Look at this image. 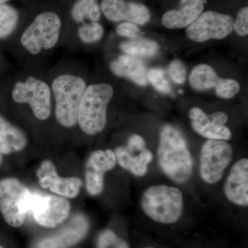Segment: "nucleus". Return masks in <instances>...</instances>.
<instances>
[{
  "label": "nucleus",
  "instance_id": "1",
  "mask_svg": "<svg viewBox=\"0 0 248 248\" xmlns=\"http://www.w3.org/2000/svg\"><path fill=\"white\" fill-rule=\"evenodd\" d=\"M158 164L163 172L178 184H185L193 172L194 163L187 141L176 127L167 124L160 132Z\"/></svg>",
  "mask_w": 248,
  "mask_h": 248
},
{
  "label": "nucleus",
  "instance_id": "2",
  "mask_svg": "<svg viewBox=\"0 0 248 248\" xmlns=\"http://www.w3.org/2000/svg\"><path fill=\"white\" fill-rule=\"evenodd\" d=\"M141 206L143 213L156 223L173 224L182 217L184 196L173 186H153L143 192Z\"/></svg>",
  "mask_w": 248,
  "mask_h": 248
},
{
  "label": "nucleus",
  "instance_id": "3",
  "mask_svg": "<svg viewBox=\"0 0 248 248\" xmlns=\"http://www.w3.org/2000/svg\"><path fill=\"white\" fill-rule=\"evenodd\" d=\"M87 88L86 81L79 76L63 74L52 83L55 101V118L65 128L78 124L80 104Z\"/></svg>",
  "mask_w": 248,
  "mask_h": 248
},
{
  "label": "nucleus",
  "instance_id": "4",
  "mask_svg": "<svg viewBox=\"0 0 248 248\" xmlns=\"http://www.w3.org/2000/svg\"><path fill=\"white\" fill-rule=\"evenodd\" d=\"M113 96L114 89L110 84L101 83L87 86L78 119L80 128L86 135H97L106 128L107 108Z\"/></svg>",
  "mask_w": 248,
  "mask_h": 248
},
{
  "label": "nucleus",
  "instance_id": "5",
  "mask_svg": "<svg viewBox=\"0 0 248 248\" xmlns=\"http://www.w3.org/2000/svg\"><path fill=\"white\" fill-rule=\"evenodd\" d=\"M32 194L16 178L0 179V212L9 226L18 228L31 210Z\"/></svg>",
  "mask_w": 248,
  "mask_h": 248
},
{
  "label": "nucleus",
  "instance_id": "6",
  "mask_svg": "<svg viewBox=\"0 0 248 248\" xmlns=\"http://www.w3.org/2000/svg\"><path fill=\"white\" fill-rule=\"evenodd\" d=\"M62 21L58 14L47 11L39 14L21 36V45L31 55L53 48L60 40Z\"/></svg>",
  "mask_w": 248,
  "mask_h": 248
},
{
  "label": "nucleus",
  "instance_id": "7",
  "mask_svg": "<svg viewBox=\"0 0 248 248\" xmlns=\"http://www.w3.org/2000/svg\"><path fill=\"white\" fill-rule=\"evenodd\" d=\"M232 157V148L228 142L207 140L200 153V174L202 180L210 185L219 182Z\"/></svg>",
  "mask_w": 248,
  "mask_h": 248
},
{
  "label": "nucleus",
  "instance_id": "8",
  "mask_svg": "<svg viewBox=\"0 0 248 248\" xmlns=\"http://www.w3.org/2000/svg\"><path fill=\"white\" fill-rule=\"evenodd\" d=\"M12 97L19 104L30 106L39 120H48L51 114V91L45 81L30 76L24 81H17L12 91Z\"/></svg>",
  "mask_w": 248,
  "mask_h": 248
},
{
  "label": "nucleus",
  "instance_id": "9",
  "mask_svg": "<svg viewBox=\"0 0 248 248\" xmlns=\"http://www.w3.org/2000/svg\"><path fill=\"white\" fill-rule=\"evenodd\" d=\"M234 22V19L229 15L208 11L201 15L187 27L186 34L190 40L196 42L223 40L232 32Z\"/></svg>",
  "mask_w": 248,
  "mask_h": 248
},
{
  "label": "nucleus",
  "instance_id": "10",
  "mask_svg": "<svg viewBox=\"0 0 248 248\" xmlns=\"http://www.w3.org/2000/svg\"><path fill=\"white\" fill-rule=\"evenodd\" d=\"M30 210L40 226L55 228L69 216L71 204L63 197L32 195Z\"/></svg>",
  "mask_w": 248,
  "mask_h": 248
},
{
  "label": "nucleus",
  "instance_id": "11",
  "mask_svg": "<svg viewBox=\"0 0 248 248\" xmlns=\"http://www.w3.org/2000/svg\"><path fill=\"white\" fill-rule=\"evenodd\" d=\"M101 11L108 20L114 22H131L144 25L151 14L145 5L125 0H102Z\"/></svg>",
  "mask_w": 248,
  "mask_h": 248
},
{
  "label": "nucleus",
  "instance_id": "12",
  "mask_svg": "<svg viewBox=\"0 0 248 248\" xmlns=\"http://www.w3.org/2000/svg\"><path fill=\"white\" fill-rule=\"evenodd\" d=\"M116 164L115 152L112 150H99L91 155L86 167V190L90 195L97 196L102 193L104 187V174L113 169Z\"/></svg>",
  "mask_w": 248,
  "mask_h": 248
},
{
  "label": "nucleus",
  "instance_id": "13",
  "mask_svg": "<svg viewBox=\"0 0 248 248\" xmlns=\"http://www.w3.org/2000/svg\"><path fill=\"white\" fill-rule=\"evenodd\" d=\"M39 184L65 198L73 199L79 194L82 181L78 177L61 178L58 175L55 164L50 160H45L37 169Z\"/></svg>",
  "mask_w": 248,
  "mask_h": 248
},
{
  "label": "nucleus",
  "instance_id": "14",
  "mask_svg": "<svg viewBox=\"0 0 248 248\" xmlns=\"http://www.w3.org/2000/svg\"><path fill=\"white\" fill-rule=\"evenodd\" d=\"M89 230V222L82 215H77L63 229L49 237L41 240L35 248H69L84 237Z\"/></svg>",
  "mask_w": 248,
  "mask_h": 248
},
{
  "label": "nucleus",
  "instance_id": "15",
  "mask_svg": "<svg viewBox=\"0 0 248 248\" xmlns=\"http://www.w3.org/2000/svg\"><path fill=\"white\" fill-rule=\"evenodd\" d=\"M224 195L227 200L240 207L248 205V159L236 161L225 182Z\"/></svg>",
  "mask_w": 248,
  "mask_h": 248
},
{
  "label": "nucleus",
  "instance_id": "16",
  "mask_svg": "<svg viewBox=\"0 0 248 248\" xmlns=\"http://www.w3.org/2000/svg\"><path fill=\"white\" fill-rule=\"evenodd\" d=\"M204 9V0H181L179 8L163 16L162 24L170 29H184L195 22Z\"/></svg>",
  "mask_w": 248,
  "mask_h": 248
},
{
  "label": "nucleus",
  "instance_id": "17",
  "mask_svg": "<svg viewBox=\"0 0 248 248\" xmlns=\"http://www.w3.org/2000/svg\"><path fill=\"white\" fill-rule=\"evenodd\" d=\"M115 154L117 162L123 169L130 171L137 177H143L148 171V164L153 155L149 150L137 151L128 146L117 147Z\"/></svg>",
  "mask_w": 248,
  "mask_h": 248
},
{
  "label": "nucleus",
  "instance_id": "18",
  "mask_svg": "<svg viewBox=\"0 0 248 248\" xmlns=\"http://www.w3.org/2000/svg\"><path fill=\"white\" fill-rule=\"evenodd\" d=\"M192 128L203 138L212 140L228 141L232 138L231 130L226 125H217L209 120L208 115L200 108L194 107L189 111Z\"/></svg>",
  "mask_w": 248,
  "mask_h": 248
},
{
  "label": "nucleus",
  "instance_id": "19",
  "mask_svg": "<svg viewBox=\"0 0 248 248\" xmlns=\"http://www.w3.org/2000/svg\"><path fill=\"white\" fill-rule=\"evenodd\" d=\"M110 68L115 76L131 80L138 86L148 84L146 67L136 57L125 54L121 55L111 62Z\"/></svg>",
  "mask_w": 248,
  "mask_h": 248
},
{
  "label": "nucleus",
  "instance_id": "20",
  "mask_svg": "<svg viewBox=\"0 0 248 248\" xmlns=\"http://www.w3.org/2000/svg\"><path fill=\"white\" fill-rule=\"evenodd\" d=\"M27 143L25 133L0 115V153L9 155L22 151Z\"/></svg>",
  "mask_w": 248,
  "mask_h": 248
},
{
  "label": "nucleus",
  "instance_id": "21",
  "mask_svg": "<svg viewBox=\"0 0 248 248\" xmlns=\"http://www.w3.org/2000/svg\"><path fill=\"white\" fill-rule=\"evenodd\" d=\"M218 79L219 78L213 67L208 64H200L191 72L189 82L195 91H204L215 88Z\"/></svg>",
  "mask_w": 248,
  "mask_h": 248
},
{
  "label": "nucleus",
  "instance_id": "22",
  "mask_svg": "<svg viewBox=\"0 0 248 248\" xmlns=\"http://www.w3.org/2000/svg\"><path fill=\"white\" fill-rule=\"evenodd\" d=\"M71 17L77 23L98 22L102 16L97 0H77L71 11Z\"/></svg>",
  "mask_w": 248,
  "mask_h": 248
},
{
  "label": "nucleus",
  "instance_id": "23",
  "mask_svg": "<svg viewBox=\"0 0 248 248\" xmlns=\"http://www.w3.org/2000/svg\"><path fill=\"white\" fill-rule=\"evenodd\" d=\"M120 48L125 55L145 58L154 57L159 50V45L156 42L140 37L122 42Z\"/></svg>",
  "mask_w": 248,
  "mask_h": 248
},
{
  "label": "nucleus",
  "instance_id": "24",
  "mask_svg": "<svg viewBox=\"0 0 248 248\" xmlns=\"http://www.w3.org/2000/svg\"><path fill=\"white\" fill-rule=\"evenodd\" d=\"M19 13L11 5L0 4V40L7 38L16 30L19 22Z\"/></svg>",
  "mask_w": 248,
  "mask_h": 248
},
{
  "label": "nucleus",
  "instance_id": "25",
  "mask_svg": "<svg viewBox=\"0 0 248 248\" xmlns=\"http://www.w3.org/2000/svg\"><path fill=\"white\" fill-rule=\"evenodd\" d=\"M104 34V27L98 22L82 23L78 28V37L83 43L86 45L99 42L102 40Z\"/></svg>",
  "mask_w": 248,
  "mask_h": 248
},
{
  "label": "nucleus",
  "instance_id": "26",
  "mask_svg": "<svg viewBox=\"0 0 248 248\" xmlns=\"http://www.w3.org/2000/svg\"><path fill=\"white\" fill-rule=\"evenodd\" d=\"M147 79L159 92L163 94H169L171 92V86L164 70L159 68H151L147 73Z\"/></svg>",
  "mask_w": 248,
  "mask_h": 248
},
{
  "label": "nucleus",
  "instance_id": "27",
  "mask_svg": "<svg viewBox=\"0 0 248 248\" xmlns=\"http://www.w3.org/2000/svg\"><path fill=\"white\" fill-rule=\"evenodd\" d=\"M215 88L217 95L225 99H231L234 97L241 90V86L236 80L221 78L217 81Z\"/></svg>",
  "mask_w": 248,
  "mask_h": 248
},
{
  "label": "nucleus",
  "instance_id": "28",
  "mask_svg": "<svg viewBox=\"0 0 248 248\" xmlns=\"http://www.w3.org/2000/svg\"><path fill=\"white\" fill-rule=\"evenodd\" d=\"M97 248H129L128 245L114 232L106 230L99 235Z\"/></svg>",
  "mask_w": 248,
  "mask_h": 248
},
{
  "label": "nucleus",
  "instance_id": "29",
  "mask_svg": "<svg viewBox=\"0 0 248 248\" xmlns=\"http://www.w3.org/2000/svg\"><path fill=\"white\" fill-rule=\"evenodd\" d=\"M169 73L171 79L177 84H183L186 79V68L181 60H173L169 66Z\"/></svg>",
  "mask_w": 248,
  "mask_h": 248
},
{
  "label": "nucleus",
  "instance_id": "30",
  "mask_svg": "<svg viewBox=\"0 0 248 248\" xmlns=\"http://www.w3.org/2000/svg\"><path fill=\"white\" fill-rule=\"evenodd\" d=\"M235 32L238 35L245 37L248 34V8L244 7L238 13L236 21L234 22Z\"/></svg>",
  "mask_w": 248,
  "mask_h": 248
},
{
  "label": "nucleus",
  "instance_id": "31",
  "mask_svg": "<svg viewBox=\"0 0 248 248\" xmlns=\"http://www.w3.org/2000/svg\"><path fill=\"white\" fill-rule=\"evenodd\" d=\"M116 32L122 37L131 39L136 38L141 33V31L138 26L131 22L121 23L116 28Z\"/></svg>",
  "mask_w": 248,
  "mask_h": 248
},
{
  "label": "nucleus",
  "instance_id": "32",
  "mask_svg": "<svg viewBox=\"0 0 248 248\" xmlns=\"http://www.w3.org/2000/svg\"><path fill=\"white\" fill-rule=\"evenodd\" d=\"M127 146L135 148L138 151L146 149V142L142 137L139 135H133L128 139Z\"/></svg>",
  "mask_w": 248,
  "mask_h": 248
},
{
  "label": "nucleus",
  "instance_id": "33",
  "mask_svg": "<svg viewBox=\"0 0 248 248\" xmlns=\"http://www.w3.org/2000/svg\"><path fill=\"white\" fill-rule=\"evenodd\" d=\"M208 117L209 120L217 125H225L228 121V115L225 112H220V111L208 115Z\"/></svg>",
  "mask_w": 248,
  "mask_h": 248
},
{
  "label": "nucleus",
  "instance_id": "34",
  "mask_svg": "<svg viewBox=\"0 0 248 248\" xmlns=\"http://www.w3.org/2000/svg\"><path fill=\"white\" fill-rule=\"evenodd\" d=\"M9 1H10V0H0V4H5V3Z\"/></svg>",
  "mask_w": 248,
  "mask_h": 248
},
{
  "label": "nucleus",
  "instance_id": "35",
  "mask_svg": "<svg viewBox=\"0 0 248 248\" xmlns=\"http://www.w3.org/2000/svg\"><path fill=\"white\" fill-rule=\"evenodd\" d=\"M1 161H2V156H1V153H0V164H1Z\"/></svg>",
  "mask_w": 248,
  "mask_h": 248
},
{
  "label": "nucleus",
  "instance_id": "36",
  "mask_svg": "<svg viewBox=\"0 0 248 248\" xmlns=\"http://www.w3.org/2000/svg\"><path fill=\"white\" fill-rule=\"evenodd\" d=\"M0 248H3L2 246H0Z\"/></svg>",
  "mask_w": 248,
  "mask_h": 248
},
{
  "label": "nucleus",
  "instance_id": "37",
  "mask_svg": "<svg viewBox=\"0 0 248 248\" xmlns=\"http://www.w3.org/2000/svg\"></svg>",
  "mask_w": 248,
  "mask_h": 248
}]
</instances>
